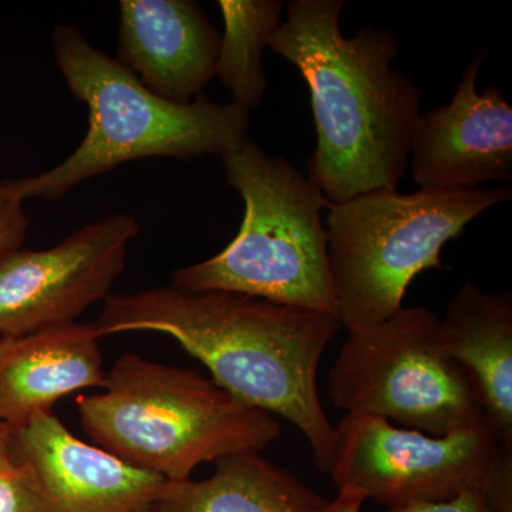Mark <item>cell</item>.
<instances>
[{"instance_id":"cell-1","label":"cell","mask_w":512,"mask_h":512,"mask_svg":"<svg viewBox=\"0 0 512 512\" xmlns=\"http://www.w3.org/2000/svg\"><path fill=\"white\" fill-rule=\"evenodd\" d=\"M93 326L100 338L171 336L207 366L221 389L292 423L308 441L316 467L328 474L336 426L320 402L318 370L342 328L336 316L245 293L170 285L110 295Z\"/></svg>"},{"instance_id":"cell-2","label":"cell","mask_w":512,"mask_h":512,"mask_svg":"<svg viewBox=\"0 0 512 512\" xmlns=\"http://www.w3.org/2000/svg\"><path fill=\"white\" fill-rule=\"evenodd\" d=\"M343 0H292L271 47L298 67L311 90L318 144L308 178L330 204L397 190L421 116L420 87L393 69L400 46L375 26L345 37Z\"/></svg>"},{"instance_id":"cell-3","label":"cell","mask_w":512,"mask_h":512,"mask_svg":"<svg viewBox=\"0 0 512 512\" xmlns=\"http://www.w3.org/2000/svg\"><path fill=\"white\" fill-rule=\"evenodd\" d=\"M53 52L70 92L89 109V130L62 164L15 180L25 201L62 200L76 185L127 161L224 157L248 140L247 111L214 103L204 94L188 104L164 100L74 26H57Z\"/></svg>"},{"instance_id":"cell-4","label":"cell","mask_w":512,"mask_h":512,"mask_svg":"<svg viewBox=\"0 0 512 512\" xmlns=\"http://www.w3.org/2000/svg\"><path fill=\"white\" fill-rule=\"evenodd\" d=\"M84 433L97 447L170 483L204 463L261 453L281 436L272 414L242 402L191 369L126 353L104 392L77 399Z\"/></svg>"},{"instance_id":"cell-5","label":"cell","mask_w":512,"mask_h":512,"mask_svg":"<svg viewBox=\"0 0 512 512\" xmlns=\"http://www.w3.org/2000/svg\"><path fill=\"white\" fill-rule=\"evenodd\" d=\"M222 158L229 185L245 204L237 237L210 259L173 272L184 291L245 293L336 316L328 234L332 204L282 157L254 141Z\"/></svg>"},{"instance_id":"cell-6","label":"cell","mask_w":512,"mask_h":512,"mask_svg":"<svg viewBox=\"0 0 512 512\" xmlns=\"http://www.w3.org/2000/svg\"><path fill=\"white\" fill-rule=\"evenodd\" d=\"M510 200L507 187L375 190L332 205L325 228L340 326L352 333L402 311L420 272L446 268L444 245L478 215Z\"/></svg>"},{"instance_id":"cell-7","label":"cell","mask_w":512,"mask_h":512,"mask_svg":"<svg viewBox=\"0 0 512 512\" xmlns=\"http://www.w3.org/2000/svg\"><path fill=\"white\" fill-rule=\"evenodd\" d=\"M329 397L348 414L430 436L487 426L476 384L448 355L441 319L426 306L349 333L330 369Z\"/></svg>"},{"instance_id":"cell-8","label":"cell","mask_w":512,"mask_h":512,"mask_svg":"<svg viewBox=\"0 0 512 512\" xmlns=\"http://www.w3.org/2000/svg\"><path fill=\"white\" fill-rule=\"evenodd\" d=\"M328 474L386 508L441 503L484 491L498 512H512V453L485 424L446 436L397 429L390 421L346 414L336 426Z\"/></svg>"},{"instance_id":"cell-9","label":"cell","mask_w":512,"mask_h":512,"mask_svg":"<svg viewBox=\"0 0 512 512\" xmlns=\"http://www.w3.org/2000/svg\"><path fill=\"white\" fill-rule=\"evenodd\" d=\"M140 224L116 214L84 225L46 251L19 249L0 261V338L69 325L109 298Z\"/></svg>"},{"instance_id":"cell-10","label":"cell","mask_w":512,"mask_h":512,"mask_svg":"<svg viewBox=\"0 0 512 512\" xmlns=\"http://www.w3.org/2000/svg\"><path fill=\"white\" fill-rule=\"evenodd\" d=\"M487 56L488 50H481L471 60L450 103L421 114L409 158L420 190L511 183L512 107L494 84L477 92Z\"/></svg>"},{"instance_id":"cell-11","label":"cell","mask_w":512,"mask_h":512,"mask_svg":"<svg viewBox=\"0 0 512 512\" xmlns=\"http://www.w3.org/2000/svg\"><path fill=\"white\" fill-rule=\"evenodd\" d=\"M12 454L35 474L46 512H153L170 483L77 439L53 413L13 429Z\"/></svg>"},{"instance_id":"cell-12","label":"cell","mask_w":512,"mask_h":512,"mask_svg":"<svg viewBox=\"0 0 512 512\" xmlns=\"http://www.w3.org/2000/svg\"><path fill=\"white\" fill-rule=\"evenodd\" d=\"M221 35L190 0H121V64L164 100L188 104L217 69Z\"/></svg>"},{"instance_id":"cell-13","label":"cell","mask_w":512,"mask_h":512,"mask_svg":"<svg viewBox=\"0 0 512 512\" xmlns=\"http://www.w3.org/2000/svg\"><path fill=\"white\" fill-rule=\"evenodd\" d=\"M99 340L93 323L77 322L0 338V423L16 429L67 394L104 387Z\"/></svg>"},{"instance_id":"cell-14","label":"cell","mask_w":512,"mask_h":512,"mask_svg":"<svg viewBox=\"0 0 512 512\" xmlns=\"http://www.w3.org/2000/svg\"><path fill=\"white\" fill-rule=\"evenodd\" d=\"M448 355L476 384L484 419L503 450L512 453V298L467 282L441 319Z\"/></svg>"},{"instance_id":"cell-15","label":"cell","mask_w":512,"mask_h":512,"mask_svg":"<svg viewBox=\"0 0 512 512\" xmlns=\"http://www.w3.org/2000/svg\"><path fill=\"white\" fill-rule=\"evenodd\" d=\"M326 498L259 453L215 463L214 474L168 483L153 512H318Z\"/></svg>"},{"instance_id":"cell-16","label":"cell","mask_w":512,"mask_h":512,"mask_svg":"<svg viewBox=\"0 0 512 512\" xmlns=\"http://www.w3.org/2000/svg\"><path fill=\"white\" fill-rule=\"evenodd\" d=\"M224 18L215 74L232 94V104L258 109L266 90L262 53L282 25L284 2L278 0H220Z\"/></svg>"},{"instance_id":"cell-17","label":"cell","mask_w":512,"mask_h":512,"mask_svg":"<svg viewBox=\"0 0 512 512\" xmlns=\"http://www.w3.org/2000/svg\"><path fill=\"white\" fill-rule=\"evenodd\" d=\"M0 512H46L35 474L13 454L0 461Z\"/></svg>"},{"instance_id":"cell-18","label":"cell","mask_w":512,"mask_h":512,"mask_svg":"<svg viewBox=\"0 0 512 512\" xmlns=\"http://www.w3.org/2000/svg\"><path fill=\"white\" fill-rule=\"evenodd\" d=\"M15 180L0 183V261L19 251L28 234L29 218Z\"/></svg>"},{"instance_id":"cell-19","label":"cell","mask_w":512,"mask_h":512,"mask_svg":"<svg viewBox=\"0 0 512 512\" xmlns=\"http://www.w3.org/2000/svg\"><path fill=\"white\" fill-rule=\"evenodd\" d=\"M384 512H498L484 491L471 490L441 503H417L386 508Z\"/></svg>"},{"instance_id":"cell-20","label":"cell","mask_w":512,"mask_h":512,"mask_svg":"<svg viewBox=\"0 0 512 512\" xmlns=\"http://www.w3.org/2000/svg\"><path fill=\"white\" fill-rule=\"evenodd\" d=\"M366 497L360 491L353 488H340L338 495L326 504L318 512H362V505Z\"/></svg>"},{"instance_id":"cell-21","label":"cell","mask_w":512,"mask_h":512,"mask_svg":"<svg viewBox=\"0 0 512 512\" xmlns=\"http://www.w3.org/2000/svg\"><path fill=\"white\" fill-rule=\"evenodd\" d=\"M13 427L0 423V461L12 456Z\"/></svg>"}]
</instances>
